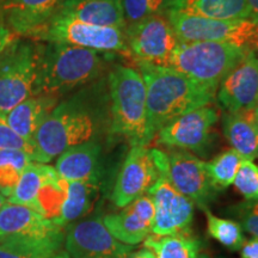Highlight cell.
<instances>
[{
    "label": "cell",
    "instance_id": "obj_20",
    "mask_svg": "<svg viewBox=\"0 0 258 258\" xmlns=\"http://www.w3.org/2000/svg\"><path fill=\"white\" fill-rule=\"evenodd\" d=\"M55 15L90 24L125 29L122 0H64Z\"/></svg>",
    "mask_w": 258,
    "mask_h": 258
},
{
    "label": "cell",
    "instance_id": "obj_43",
    "mask_svg": "<svg viewBox=\"0 0 258 258\" xmlns=\"http://www.w3.org/2000/svg\"><path fill=\"white\" fill-rule=\"evenodd\" d=\"M254 51H256L257 55H258V44H257V47H256V49H254Z\"/></svg>",
    "mask_w": 258,
    "mask_h": 258
},
{
    "label": "cell",
    "instance_id": "obj_39",
    "mask_svg": "<svg viewBox=\"0 0 258 258\" xmlns=\"http://www.w3.org/2000/svg\"><path fill=\"white\" fill-rule=\"evenodd\" d=\"M199 258H227V257L220 256V254H211L208 252H201L199 254Z\"/></svg>",
    "mask_w": 258,
    "mask_h": 258
},
{
    "label": "cell",
    "instance_id": "obj_10",
    "mask_svg": "<svg viewBox=\"0 0 258 258\" xmlns=\"http://www.w3.org/2000/svg\"><path fill=\"white\" fill-rule=\"evenodd\" d=\"M166 152L146 146L131 147L116 177L111 201L123 208L147 194L160 175L167 171Z\"/></svg>",
    "mask_w": 258,
    "mask_h": 258
},
{
    "label": "cell",
    "instance_id": "obj_8",
    "mask_svg": "<svg viewBox=\"0 0 258 258\" xmlns=\"http://www.w3.org/2000/svg\"><path fill=\"white\" fill-rule=\"evenodd\" d=\"M32 40L57 42L110 55L129 56L123 29L90 24L67 16H54Z\"/></svg>",
    "mask_w": 258,
    "mask_h": 258
},
{
    "label": "cell",
    "instance_id": "obj_11",
    "mask_svg": "<svg viewBox=\"0 0 258 258\" xmlns=\"http://www.w3.org/2000/svg\"><path fill=\"white\" fill-rule=\"evenodd\" d=\"M129 57L135 63L170 67L179 40L167 15H156L127 25L124 29Z\"/></svg>",
    "mask_w": 258,
    "mask_h": 258
},
{
    "label": "cell",
    "instance_id": "obj_7",
    "mask_svg": "<svg viewBox=\"0 0 258 258\" xmlns=\"http://www.w3.org/2000/svg\"><path fill=\"white\" fill-rule=\"evenodd\" d=\"M37 42L15 37L0 53V114L6 115L34 93Z\"/></svg>",
    "mask_w": 258,
    "mask_h": 258
},
{
    "label": "cell",
    "instance_id": "obj_30",
    "mask_svg": "<svg viewBox=\"0 0 258 258\" xmlns=\"http://www.w3.org/2000/svg\"><path fill=\"white\" fill-rule=\"evenodd\" d=\"M172 0H122L125 27L156 15H167Z\"/></svg>",
    "mask_w": 258,
    "mask_h": 258
},
{
    "label": "cell",
    "instance_id": "obj_21",
    "mask_svg": "<svg viewBox=\"0 0 258 258\" xmlns=\"http://www.w3.org/2000/svg\"><path fill=\"white\" fill-rule=\"evenodd\" d=\"M59 103L54 96H31L6 114V121L19 137L32 145L35 134L48 114Z\"/></svg>",
    "mask_w": 258,
    "mask_h": 258
},
{
    "label": "cell",
    "instance_id": "obj_19",
    "mask_svg": "<svg viewBox=\"0 0 258 258\" xmlns=\"http://www.w3.org/2000/svg\"><path fill=\"white\" fill-rule=\"evenodd\" d=\"M103 147L98 139L86 141L66 150L56 158L54 169L61 178L73 180H93L103 183Z\"/></svg>",
    "mask_w": 258,
    "mask_h": 258
},
{
    "label": "cell",
    "instance_id": "obj_34",
    "mask_svg": "<svg viewBox=\"0 0 258 258\" xmlns=\"http://www.w3.org/2000/svg\"><path fill=\"white\" fill-rule=\"evenodd\" d=\"M16 36L14 32L11 31V29L9 28L8 23H6V19L3 12V6L0 8V53L5 49L6 46L10 44Z\"/></svg>",
    "mask_w": 258,
    "mask_h": 258
},
{
    "label": "cell",
    "instance_id": "obj_41",
    "mask_svg": "<svg viewBox=\"0 0 258 258\" xmlns=\"http://www.w3.org/2000/svg\"><path fill=\"white\" fill-rule=\"evenodd\" d=\"M253 111H254V116H256V120H257V122H258V101H257V103H256V105H254Z\"/></svg>",
    "mask_w": 258,
    "mask_h": 258
},
{
    "label": "cell",
    "instance_id": "obj_38",
    "mask_svg": "<svg viewBox=\"0 0 258 258\" xmlns=\"http://www.w3.org/2000/svg\"><path fill=\"white\" fill-rule=\"evenodd\" d=\"M128 258H157L156 254L152 250L147 249V247H143V249H140L137 252H132L129 254Z\"/></svg>",
    "mask_w": 258,
    "mask_h": 258
},
{
    "label": "cell",
    "instance_id": "obj_14",
    "mask_svg": "<svg viewBox=\"0 0 258 258\" xmlns=\"http://www.w3.org/2000/svg\"><path fill=\"white\" fill-rule=\"evenodd\" d=\"M167 156V177L180 194L198 205L200 209L208 207L217 199L219 191L212 184L206 163L189 151L170 148Z\"/></svg>",
    "mask_w": 258,
    "mask_h": 258
},
{
    "label": "cell",
    "instance_id": "obj_22",
    "mask_svg": "<svg viewBox=\"0 0 258 258\" xmlns=\"http://www.w3.org/2000/svg\"><path fill=\"white\" fill-rule=\"evenodd\" d=\"M224 135L231 147L244 159H257L258 122L253 109L226 112L224 116Z\"/></svg>",
    "mask_w": 258,
    "mask_h": 258
},
{
    "label": "cell",
    "instance_id": "obj_17",
    "mask_svg": "<svg viewBox=\"0 0 258 258\" xmlns=\"http://www.w3.org/2000/svg\"><path fill=\"white\" fill-rule=\"evenodd\" d=\"M154 218L152 198L148 194L131 202L122 211L103 217V224L117 240L127 245L143 243L150 235Z\"/></svg>",
    "mask_w": 258,
    "mask_h": 258
},
{
    "label": "cell",
    "instance_id": "obj_23",
    "mask_svg": "<svg viewBox=\"0 0 258 258\" xmlns=\"http://www.w3.org/2000/svg\"><path fill=\"white\" fill-rule=\"evenodd\" d=\"M101 182L93 180L67 182L66 196L56 224L61 227H66L71 222L86 217L95 206L98 194L101 191Z\"/></svg>",
    "mask_w": 258,
    "mask_h": 258
},
{
    "label": "cell",
    "instance_id": "obj_26",
    "mask_svg": "<svg viewBox=\"0 0 258 258\" xmlns=\"http://www.w3.org/2000/svg\"><path fill=\"white\" fill-rule=\"evenodd\" d=\"M51 169H53V166H50L49 164L31 161L22 172L17 184H16L14 191L10 195L8 201L32 208L38 192H40L42 185H43L44 180L47 179Z\"/></svg>",
    "mask_w": 258,
    "mask_h": 258
},
{
    "label": "cell",
    "instance_id": "obj_3",
    "mask_svg": "<svg viewBox=\"0 0 258 258\" xmlns=\"http://www.w3.org/2000/svg\"><path fill=\"white\" fill-rule=\"evenodd\" d=\"M37 42L36 78L32 96H60L89 85L108 66L110 54L57 42Z\"/></svg>",
    "mask_w": 258,
    "mask_h": 258
},
{
    "label": "cell",
    "instance_id": "obj_18",
    "mask_svg": "<svg viewBox=\"0 0 258 258\" xmlns=\"http://www.w3.org/2000/svg\"><path fill=\"white\" fill-rule=\"evenodd\" d=\"M63 3L64 0H5L3 12L16 37L32 40Z\"/></svg>",
    "mask_w": 258,
    "mask_h": 258
},
{
    "label": "cell",
    "instance_id": "obj_9",
    "mask_svg": "<svg viewBox=\"0 0 258 258\" xmlns=\"http://www.w3.org/2000/svg\"><path fill=\"white\" fill-rule=\"evenodd\" d=\"M167 18L179 42H219L253 51L258 44V23L251 19H217L177 11L167 12Z\"/></svg>",
    "mask_w": 258,
    "mask_h": 258
},
{
    "label": "cell",
    "instance_id": "obj_16",
    "mask_svg": "<svg viewBox=\"0 0 258 258\" xmlns=\"http://www.w3.org/2000/svg\"><path fill=\"white\" fill-rule=\"evenodd\" d=\"M218 102L226 112L253 109L258 101V55L247 51L244 59L219 85Z\"/></svg>",
    "mask_w": 258,
    "mask_h": 258
},
{
    "label": "cell",
    "instance_id": "obj_27",
    "mask_svg": "<svg viewBox=\"0 0 258 258\" xmlns=\"http://www.w3.org/2000/svg\"><path fill=\"white\" fill-rule=\"evenodd\" d=\"M201 211L206 214L207 219V232L213 239L220 243L222 246L230 251H239L245 243L244 230L239 222L232 219L219 218L209 211L208 207Z\"/></svg>",
    "mask_w": 258,
    "mask_h": 258
},
{
    "label": "cell",
    "instance_id": "obj_2",
    "mask_svg": "<svg viewBox=\"0 0 258 258\" xmlns=\"http://www.w3.org/2000/svg\"><path fill=\"white\" fill-rule=\"evenodd\" d=\"M146 85L147 140L179 116L209 105L215 93L195 83L172 67L138 62Z\"/></svg>",
    "mask_w": 258,
    "mask_h": 258
},
{
    "label": "cell",
    "instance_id": "obj_35",
    "mask_svg": "<svg viewBox=\"0 0 258 258\" xmlns=\"http://www.w3.org/2000/svg\"><path fill=\"white\" fill-rule=\"evenodd\" d=\"M0 258H70L69 253L66 252V250L60 251L59 253L53 254L50 257H37V256H31V254H24L17 251H14L8 247H4L0 245Z\"/></svg>",
    "mask_w": 258,
    "mask_h": 258
},
{
    "label": "cell",
    "instance_id": "obj_1",
    "mask_svg": "<svg viewBox=\"0 0 258 258\" xmlns=\"http://www.w3.org/2000/svg\"><path fill=\"white\" fill-rule=\"evenodd\" d=\"M109 99L84 88L54 106L32 140V161L48 164L69 148L101 137L110 127Z\"/></svg>",
    "mask_w": 258,
    "mask_h": 258
},
{
    "label": "cell",
    "instance_id": "obj_40",
    "mask_svg": "<svg viewBox=\"0 0 258 258\" xmlns=\"http://www.w3.org/2000/svg\"><path fill=\"white\" fill-rule=\"evenodd\" d=\"M8 201V199L5 198L4 195H3L2 192H0V211H2V208H3V206L5 205V202Z\"/></svg>",
    "mask_w": 258,
    "mask_h": 258
},
{
    "label": "cell",
    "instance_id": "obj_29",
    "mask_svg": "<svg viewBox=\"0 0 258 258\" xmlns=\"http://www.w3.org/2000/svg\"><path fill=\"white\" fill-rule=\"evenodd\" d=\"M32 161L30 154L21 150H0V192L10 198L25 167Z\"/></svg>",
    "mask_w": 258,
    "mask_h": 258
},
{
    "label": "cell",
    "instance_id": "obj_5",
    "mask_svg": "<svg viewBox=\"0 0 258 258\" xmlns=\"http://www.w3.org/2000/svg\"><path fill=\"white\" fill-rule=\"evenodd\" d=\"M0 245L24 254L50 257L64 249V227L28 206L6 201L0 211Z\"/></svg>",
    "mask_w": 258,
    "mask_h": 258
},
{
    "label": "cell",
    "instance_id": "obj_15",
    "mask_svg": "<svg viewBox=\"0 0 258 258\" xmlns=\"http://www.w3.org/2000/svg\"><path fill=\"white\" fill-rule=\"evenodd\" d=\"M219 112L211 105L202 106L175 118L157 133L158 143L170 148L203 154L212 138Z\"/></svg>",
    "mask_w": 258,
    "mask_h": 258
},
{
    "label": "cell",
    "instance_id": "obj_28",
    "mask_svg": "<svg viewBox=\"0 0 258 258\" xmlns=\"http://www.w3.org/2000/svg\"><path fill=\"white\" fill-rule=\"evenodd\" d=\"M244 158L235 152L233 148H228L214 157L209 163H206L208 176L214 188L221 192L233 184L237 171Z\"/></svg>",
    "mask_w": 258,
    "mask_h": 258
},
{
    "label": "cell",
    "instance_id": "obj_36",
    "mask_svg": "<svg viewBox=\"0 0 258 258\" xmlns=\"http://www.w3.org/2000/svg\"><path fill=\"white\" fill-rule=\"evenodd\" d=\"M240 258H258V238L245 240L240 249Z\"/></svg>",
    "mask_w": 258,
    "mask_h": 258
},
{
    "label": "cell",
    "instance_id": "obj_42",
    "mask_svg": "<svg viewBox=\"0 0 258 258\" xmlns=\"http://www.w3.org/2000/svg\"><path fill=\"white\" fill-rule=\"evenodd\" d=\"M4 2H5V0H0V8H2L3 4H4Z\"/></svg>",
    "mask_w": 258,
    "mask_h": 258
},
{
    "label": "cell",
    "instance_id": "obj_31",
    "mask_svg": "<svg viewBox=\"0 0 258 258\" xmlns=\"http://www.w3.org/2000/svg\"><path fill=\"white\" fill-rule=\"evenodd\" d=\"M233 184L245 200L258 201V165L253 160L243 159Z\"/></svg>",
    "mask_w": 258,
    "mask_h": 258
},
{
    "label": "cell",
    "instance_id": "obj_32",
    "mask_svg": "<svg viewBox=\"0 0 258 258\" xmlns=\"http://www.w3.org/2000/svg\"><path fill=\"white\" fill-rule=\"evenodd\" d=\"M225 214L235 219L244 231L258 238V201L245 200L225 209Z\"/></svg>",
    "mask_w": 258,
    "mask_h": 258
},
{
    "label": "cell",
    "instance_id": "obj_37",
    "mask_svg": "<svg viewBox=\"0 0 258 258\" xmlns=\"http://www.w3.org/2000/svg\"><path fill=\"white\" fill-rule=\"evenodd\" d=\"M247 10H249V19L258 23V0H246Z\"/></svg>",
    "mask_w": 258,
    "mask_h": 258
},
{
    "label": "cell",
    "instance_id": "obj_4",
    "mask_svg": "<svg viewBox=\"0 0 258 258\" xmlns=\"http://www.w3.org/2000/svg\"><path fill=\"white\" fill-rule=\"evenodd\" d=\"M111 135L121 137L131 147L147 146L146 85L138 69L116 64L109 71Z\"/></svg>",
    "mask_w": 258,
    "mask_h": 258
},
{
    "label": "cell",
    "instance_id": "obj_6",
    "mask_svg": "<svg viewBox=\"0 0 258 258\" xmlns=\"http://www.w3.org/2000/svg\"><path fill=\"white\" fill-rule=\"evenodd\" d=\"M246 48L219 42H179L170 67L217 95L221 80L244 59Z\"/></svg>",
    "mask_w": 258,
    "mask_h": 258
},
{
    "label": "cell",
    "instance_id": "obj_12",
    "mask_svg": "<svg viewBox=\"0 0 258 258\" xmlns=\"http://www.w3.org/2000/svg\"><path fill=\"white\" fill-rule=\"evenodd\" d=\"M102 218H83L64 227L63 247L70 258H128L133 252L132 245L121 243L108 231Z\"/></svg>",
    "mask_w": 258,
    "mask_h": 258
},
{
    "label": "cell",
    "instance_id": "obj_24",
    "mask_svg": "<svg viewBox=\"0 0 258 258\" xmlns=\"http://www.w3.org/2000/svg\"><path fill=\"white\" fill-rule=\"evenodd\" d=\"M169 11L217 19H249L246 0H172Z\"/></svg>",
    "mask_w": 258,
    "mask_h": 258
},
{
    "label": "cell",
    "instance_id": "obj_33",
    "mask_svg": "<svg viewBox=\"0 0 258 258\" xmlns=\"http://www.w3.org/2000/svg\"><path fill=\"white\" fill-rule=\"evenodd\" d=\"M0 150H21L30 154L32 159L34 147L29 141L19 137L16 132L10 127L6 121V115L0 114Z\"/></svg>",
    "mask_w": 258,
    "mask_h": 258
},
{
    "label": "cell",
    "instance_id": "obj_25",
    "mask_svg": "<svg viewBox=\"0 0 258 258\" xmlns=\"http://www.w3.org/2000/svg\"><path fill=\"white\" fill-rule=\"evenodd\" d=\"M144 247L152 250L157 258H199L202 240L192 233L148 235Z\"/></svg>",
    "mask_w": 258,
    "mask_h": 258
},
{
    "label": "cell",
    "instance_id": "obj_13",
    "mask_svg": "<svg viewBox=\"0 0 258 258\" xmlns=\"http://www.w3.org/2000/svg\"><path fill=\"white\" fill-rule=\"evenodd\" d=\"M147 194L152 198L154 206L151 230L154 235L191 233L195 203L171 184L167 171L161 173Z\"/></svg>",
    "mask_w": 258,
    "mask_h": 258
}]
</instances>
